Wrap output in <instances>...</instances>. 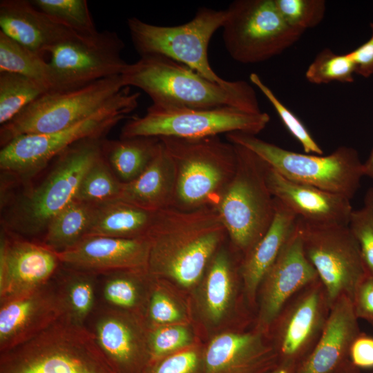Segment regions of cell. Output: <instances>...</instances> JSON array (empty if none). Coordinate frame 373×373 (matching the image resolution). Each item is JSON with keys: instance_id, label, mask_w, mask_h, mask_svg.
I'll return each instance as SVG.
<instances>
[{"instance_id": "cell-35", "label": "cell", "mask_w": 373, "mask_h": 373, "mask_svg": "<svg viewBox=\"0 0 373 373\" xmlns=\"http://www.w3.org/2000/svg\"><path fill=\"white\" fill-rule=\"evenodd\" d=\"M122 186L102 153L85 173L75 200L90 204L118 200Z\"/></svg>"}, {"instance_id": "cell-34", "label": "cell", "mask_w": 373, "mask_h": 373, "mask_svg": "<svg viewBox=\"0 0 373 373\" xmlns=\"http://www.w3.org/2000/svg\"><path fill=\"white\" fill-rule=\"evenodd\" d=\"M50 90L45 84L28 77L0 73V124L8 123L25 108Z\"/></svg>"}, {"instance_id": "cell-26", "label": "cell", "mask_w": 373, "mask_h": 373, "mask_svg": "<svg viewBox=\"0 0 373 373\" xmlns=\"http://www.w3.org/2000/svg\"><path fill=\"white\" fill-rule=\"evenodd\" d=\"M275 214L271 226L242 258L240 273L247 304L256 307L260 282L295 231L298 216L275 198Z\"/></svg>"}, {"instance_id": "cell-50", "label": "cell", "mask_w": 373, "mask_h": 373, "mask_svg": "<svg viewBox=\"0 0 373 373\" xmlns=\"http://www.w3.org/2000/svg\"><path fill=\"white\" fill-rule=\"evenodd\" d=\"M364 202L365 206L368 207L373 211V187L370 188L366 193Z\"/></svg>"}, {"instance_id": "cell-44", "label": "cell", "mask_w": 373, "mask_h": 373, "mask_svg": "<svg viewBox=\"0 0 373 373\" xmlns=\"http://www.w3.org/2000/svg\"><path fill=\"white\" fill-rule=\"evenodd\" d=\"M356 318L373 327V276L367 274L357 285L352 298Z\"/></svg>"}, {"instance_id": "cell-28", "label": "cell", "mask_w": 373, "mask_h": 373, "mask_svg": "<svg viewBox=\"0 0 373 373\" xmlns=\"http://www.w3.org/2000/svg\"><path fill=\"white\" fill-rule=\"evenodd\" d=\"M156 212L145 210L119 200L96 204L87 236L147 238Z\"/></svg>"}, {"instance_id": "cell-12", "label": "cell", "mask_w": 373, "mask_h": 373, "mask_svg": "<svg viewBox=\"0 0 373 373\" xmlns=\"http://www.w3.org/2000/svg\"><path fill=\"white\" fill-rule=\"evenodd\" d=\"M226 11L224 44L232 59L242 64L260 63L277 56L304 32L285 21L274 0H236Z\"/></svg>"}, {"instance_id": "cell-21", "label": "cell", "mask_w": 373, "mask_h": 373, "mask_svg": "<svg viewBox=\"0 0 373 373\" xmlns=\"http://www.w3.org/2000/svg\"><path fill=\"white\" fill-rule=\"evenodd\" d=\"M149 238L88 236L57 253L64 267L102 275L120 270L148 269Z\"/></svg>"}, {"instance_id": "cell-42", "label": "cell", "mask_w": 373, "mask_h": 373, "mask_svg": "<svg viewBox=\"0 0 373 373\" xmlns=\"http://www.w3.org/2000/svg\"><path fill=\"white\" fill-rule=\"evenodd\" d=\"M204 348L197 345L150 362L142 373H204Z\"/></svg>"}, {"instance_id": "cell-33", "label": "cell", "mask_w": 373, "mask_h": 373, "mask_svg": "<svg viewBox=\"0 0 373 373\" xmlns=\"http://www.w3.org/2000/svg\"><path fill=\"white\" fill-rule=\"evenodd\" d=\"M0 73L21 75L52 89V71L45 55L36 52L0 31Z\"/></svg>"}, {"instance_id": "cell-14", "label": "cell", "mask_w": 373, "mask_h": 373, "mask_svg": "<svg viewBox=\"0 0 373 373\" xmlns=\"http://www.w3.org/2000/svg\"><path fill=\"white\" fill-rule=\"evenodd\" d=\"M124 44L114 31L78 35L51 48V90H69L121 75L128 63L122 57Z\"/></svg>"}, {"instance_id": "cell-22", "label": "cell", "mask_w": 373, "mask_h": 373, "mask_svg": "<svg viewBox=\"0 0 373 373\" xmlns=\"http://www.w3.org/2000/svg\"><path fill=\"white\" fill-rule=\"evenodd\" d=\"M231 252L223 245L193 289L197 316L208 328L219 327L237 310L242 258L236 260Z\"/></svg>"}, {"instance_id": "cell-32", "label": "cell", "mask_w": 373, "mask_h": 373, "mask_svg": "<svg viewBox=\"0 0 373 373\" xmlns=\"http://www.w3.org/2000/svg\"><path fill=\"white\" fill-rule=\"evenodd\" d=\"M96 204L74 200L48 223L41 241L59 253L88 236Z\"/></svg>"}, {"instance_id": "cell-49", "label": "cell", "mask_w": 373, "mask_h": 373, "mask_svg": "<svg viewBox=\"0 0 373 373\" xmlns=\"http://www.w3.org/2000/svg\"><path fill=\"white\" fill-rule=\"evenodd\" d=\"M334 373H361V370L354 366L349 360Z\"/></svg>"}, {"instance_id": "cell-9", "label": "cell", "mask_w": 373, "mask_h": 373, "mask_svg": "<svg viewBox=\"0 0 373 373\" xmlns=\"http://www.w3.org/2000/svg\"><path fill=\"white\" fill-rule=\"evenodd\" d=\"M124 88L121 75L73 89L48 90L1 126V147L20 135L68 128L100 111Z\"/></svg>"}, {"instance_id": "cell-4", "label": "cell", "mask_w": 373, "mask_h": 373, "mask_svg": "<svg viewBox=\"0 0 373 373\" xmlns=\"http://www.w3.org/2000/svg\"><path fill=\"white\" fill-rule=\"evenodd\" d=\"M0 373H117L86 325L62 318L34 338L0 352Z\"/></svg>"}, {"instance_id": "cell-13", "label": "cell", "mask_w": 373, "mask_h": 373, "mask_svg": "<svg viewBox=\"0 0 373 373\" xmlns=\"http://www.w3.org/2000/svg\"><path fill=\"white\" fill-rule=\"evenodd\" d=\"M296 229L330 307L343 295L352 300L357 285L367 273L349 226L314 224L298 217Z\"/></svg>"}, {"instance_id": "cell-43", "label": "cell", "mask_w": 373, "mask_h": 373, "mask_svg": "<svg viewBox=\"0 0 373 373\" xmlns=\"http://www.w3.org/2000/svg\"><path fill=\"white\" fill-rule=\"evenodd\" d=\"M348 226L359 247L367 273L373 276V211L365 205L353 210Z\"/></svg>"}, {"instance_id": "cell-41", "label": "cell", "mask_w": 373, "mask_h": 373, "mask_svg": "<svg viewBox=\"0 0 373 373\" xmlns=\"http://www.w3.org/2000/svg\"><path fill=\"white\" fill-rule=\"evenodd\" d=\"M285 21L291 27L305 31L317 26L326 11L324 0H274Z\"/></svg>"}, {"instance_id": "cell-37", "label": "cell", "mask_w": 373, "mask_h": 373, "mask_svg": "<svg viewBox=\"0 0 373 373\" xmlns=\"http://www.w3.org/2000/svg\"><path fill=\"white\" fill-rule=\"evenodd\" d=\"M164 285L153 278L144 315L148 327L188 323L184 307Z\"/></svg>"}, {"instance_id": "cell-48", "label": "cell", "mask_w": 373, "mask_h": 373, "mask_svg": "<svg viewBox=\"0 0 373 373\" xmlns=\"http://www.w3.org/2000/svg\"><path fill=\"white\" fill-rule=\"evenodd\" d=\"M363 170L365 176L373 179V148L367 159L363 162Z\"/></svg>"}, {"instance_id": "cell-2", "label": "cell", "mask_w": 373, "mask_h": 373, "mask_svg": "<svg viewBox=\"0 0 373 373\" xmlns=\"http://www.w3.org/2000/svg\"><path fill=\"white\" fill-rule=\"evenodd\" d=\"M122 77L125 87L143 90L154 105L202 109L233 107L262 112L254 88L246 81L214 82L165 57H140L128 64Z\"/></svg>"}, {"instance_id": "cell-36", "label": "cell", "mask_w": 373, "mask_h": 373, "mask_svg": "<svg viewBox=\"0 0 373 373\" xmlns=\"http://www.w3.org/2000/svg\"><path fill=\"white\" fill-rule=\"evenodd\" d=\"M41 11L82 36L97 30L86 0H31Z\"/></svg>"}, {"instance_id": "cell-30", "label": "cell", "mask_w": 373, "mask_h": 373, "mask_svg": "<svg viewBox=\"0 0 373 373\" xmlns=\"http://www.w3.org/2000/svg\"><path fill=\"white\" fill-rule=\"evenodd\" d=\"M104 276V304L144 318L153 278L148 269L120 270Z\"/></svg>"}, {"instance_id": "cell-23", "label": "cell", "mask_w": 373, "mask_h": 373, "mask_svg": "<svg viewBox=\"0 0 373 373\" xmlns=\"http://www.w3.org/2000/svg\"><path fill=\"white\" fill-rule=\"evenodd\" d=\"M266 178L274 197L298 218L318 224L348 225L354 210L349 198L291 180L269 164Z\"/></svg>"}, {"instance_id": "cell-16", "label": "cell", "mask_w": 373, "mask_h": 373, "mask_svg": "<svg viewBox=\"0 0 373 373\" xmlns=\"http://www.w3.org/2000/svg\"><path fill=\"white\" fill-rule=\"evenodd\" d=\"M91 316L92 327H87L112 368L117 373H142L151 362L145 318L105 304Z\"/></svg>"}, {"instance_id": "cell-7", "label": "cell", "mask_w": 373, "mask_h": 373, "mask_svg": "<svg viewBox=\"0 0 373 373\" xmlns=\"http://www.w3.org/2000/svg\"><path fill=\"white\" fill-rule=\"evenodd\" d=\"M228 142L245 146L282 176L351 200L364 175L363 162L352 147L341 146L327 155L291 151L242 132L226 134Z\"/></svg>"}, {"instance_id": "cell-11", "label": "cell", "mask_w": 373, "mask_h": 373, "mask_svg": "<svg viewBox=\"0 0 373 373\" xmlns=\"http://www.w3.org/2000/svg\"><path fill=\"white\" fill-rule=\"evenodd\" d=\"M226 10L200 8L187 23L175 26L148 23L137 17L127 19L132 43L140 57L162 56L182 64L210 81L224 83L211 68L209 44L222 28Z\"/></svg>"}, {"instance_id": "cell-1", "label": "cell", "mask_w": 373, "mask_h": 373, "mask_svg": "<svg viewBox=\"0 0 373 373\" xmlns=\"http://www.w3.org/2000/svg\"><path fill=\"white\" fill-rule=\"evenodd\" d=\"M147 238L150 275L193 289L228 236L214 207L185 211L171 207L156 212Z\"/></svg>"}, {"instance_id": "cell-25", "label": "cell", "mask_w": 373, "mask_h": 373, "mask_svg": "<svg viewBox=\"0 0 373 373\" xmlns=\"http://www.w3.org/2000/svg\"><path fill=\"white\" fill-rule=\"evenodd\" d=\"M361 332L352 300L340 296L331 307L318 341L296 373H334L349 361L351 344Z\"/></svg>"}, {"instance_id": "cell-15", "label": "cell", "mask_w": 373, "mask_h": 373, "mask_svg": "<svg viewBox=\"0 0 373 373\" xmlns=\"http://www.w3.org/2000/svg\"><path fill=\"white\" fill-rule=\"evenodd\" d=\"M325 289L317 280L298 291L273 323L268 337L279 363L299 365L321 336L330 312Z\"/></svg>"}, {"instance_id": "cell-6", "label": "cell", "mask_w": 373, "mask_h": 373, "mask_svg": "<svg viewBox=\"0 0 373 373\" xmlns=\"http://www.w3.org/2000/svg\"><path fill=\"white\" fill-rule=\"evenodd\" d=\"M104 138L81 140L59 154L44 180L14 202L8 227L13 233L43 236L50 220L75 199L85 173L102 153Z\"/></svg>"}, {"instance_id": "cell-45", "label": "cell", "mask_w": 373, "mask_h": 373, "mask_svg": "<svg viewBox=\"0 0 373 373\" xmlns=\"http://www.w3.org/2000/svg\"><path fill=\"white\" fill-rule=\"evenodd\" d=\"M349 360L361 370L373 369V336L361 332L351 344Z\"/></svg>"}, {"instance_id": "cell-38", "label": "cell", "mask_w": 373, "mask_h": 373, "mask_svg": "<svg viewBox=\"0 0 373 373\" xmlns=\"http://www.w3.org/2000/svg\"><path fill=\"white\" fill-rule=\"evenodd\" d=\"M355 64L348 55H338L329 48H324L317 54L305 72L307 80L314 84L333 82H354Z\"/></svg>"}, {"instance_id": "cell-17", "label": "cell", "mask_w": 373, "mask_h": 373, "mask_svg": "<svg viewBox=\"0 0 373 373\" xmlns=\"http://www.w3.org/2000/svg\"><path fill=\"white\" fill-rule=\"evenodd\" d=\"M307 260L296 229L263 276L257 293L254 329L268 335L286 304L301 289L318 280Z\"/></svg>"}, {"instance_id": "cell-8", "label": "cell", "mask_w": 373, "mask_h": 373, "mask_svg": "<svg viewBox=\"0 0 373 373\" xmlns=\"http://www.w3.org/2000/svg\"><path fill=\"white\" fill-rule=\"evenodd\" d=\"M139 93L124 88L100 111L62 131L23 135L1 147L0 168L7 173L30 178L75 142L88 137H104L138 105Z\"/></svg>"}, {"instance_id": "cell-20", "label": "cell", "mask_w": 373, "mask_h": 373, "mask_svg": "<svg viewBox=\"0 0 373 373\" xmlns=\"http://www.w3.org/2000/svg\"><path fill=\"white\" fill-rule=\"evenodd\" d=\"M204 373H269L278 364L268 335L228 331L214 336L204 347Z\"/></svg>"}, {"instance_id": "cell-51", "label": "cell", "mask_w": 373, "mask_h": 373, "mask_svg": "<svg viewBox=\"0 0 373 373\" xmlns=\"http://www.w3.org/2000/svg\"><path fill=\"white\" fill-rule=\"evenodd\" d=\"M370 373H373V372H370Z\"/></svg>"}, {"instance_id": "cell-27", "label": "cell", "mask_w": 373, "mask_h": 373, "mask_svg": "<svg viewBox=\"0 0 373 373\" xmlns=\"http://www.w3.org/2000/svg\"><path fill=\"white\" fill-rule=\"evenodd\" d=\"M175 188L174 166L161 140L156 155L143 173L123 183L118 200L156 212L172 207Z\"/></svg>"}, {"instance_id": "cell-5", "label": "cell", "mask_w": 373, "mask_h": 373, "mask_svg": "<svg viewBox=\"0 0 373 373\" xmlns=\"http://www.w3.org/2000/svg\"><path fill=\"white\" fill-rule=\"evenodd\" d=\"M233 144L236 170L214 208L231 249L243 258L271 226L276 200L267 182L268 164L249 149Z\"/></svg>"}, {"instance_id": "cell-19", "label": "cell", "mask_w": 373, "mask_h": 373, "mask_svg": "<svg viewBox=\"0 0 373 373\" xmlns=\"http://www.w3.org/2000/svg\"><path fill=\"white\" fill-rule=\"evenodd\" d=\"M61 263L43 243L1 231L0 303L28 293L50 281Z\"/></svg>"}, {"instance_id": "cell-31", "label": "cell", "mask_w": 373, "mask_h": 373, "mask_svg": "<svg viewBox=\"0 0 373 373\" xmlns=\"http://www.w3.org/2000/svg\"><path fill=\"white\" fill-rule=\"evenodd\" d=\"M98 276L64 266L58 271L56 276L64 303V317L72 323L86 325L95 309Z\"/></svg>"}, {"instance_id": "cell-10", "label": "cell", "mask_w": 373, "mask_h": 373, "mask_svg": "<svg viewBox=\"0 0 373 373\" xmlns=\"http://www.w3.org/2000/svg\"><path fill=\"white\" fill-rule=\"evenodd\" d=\"M269 121L267 113H250L233 107L202 109L152 104L144 115L133 117L126 122L120 138L195 139L235 131L256 135Z\"/></svg>"}, {"instance_id": "cell-40", "label": "cell", "mask_w": 373, "mask_h": 373, "mask_svg": "<svg viewBox=\"0 0 373 373\" xmlns=\"http://www.w3.org/2000/svg\"><path fill=\"white\" fill-rule=\"evenodd\" d=\"M252 84L256 86L271 104L283 123L290 133L300 143L305 153L323 155V151L316 142L303 122L286 107L273 91L262 82L258 75H249Z\"/></svg>"}, {"instance_id": "cell-29", "label": "cell", "mask_w": 373, "mask_h": 373, "mask_svg": "<svg viewBox=\"0 0 373 373\" xmlns=\"http://www.w3.org/2000/svg\"><path fill=\"white\" fill-rule=\"evenodd\" d=\"M161 144L157 137H135L106 140L102 155L117 178L124 184L139 177L156 155Z\"/></svg>"}, {"instance_id": "cell-46", "label": "cell", "mask_w": 373, "mask_h": 373, "mask_svg": "<svg viewBox=\"0 0 373 373\" xmlns=\"http://www.w3.org/2000/svg\"><path fill=\"white\" fill-rule=\"evenodd\" d=\"M371 37L364 44L347 54L355 64V73L363 77L373 75V23Z\"/></svg>"}, {"instance_id": "cell-47", "label": "cell", "mask_w": 373, "mask_h": 373, "mask_svg": "<svg viewBox=\"0 0 373 373\" xmlns=\"http://www.w3.org/2000/svg\"><path fill=\"white\" fill-rule=\"evenodd\" d=\"M298 363L291 361H283L269 373H296Z\"/></svg>"}, {"instance_id": "cell-24", "label": "cell", "mask_w": 373, "mask_h": 373, "mask_svg": "<svg viewBox=\"0 0 373 373\" xmlns=\"http://www.w3.org/2000/svg\"><path fill=\"white\" fill-rule=\"evenodd\" d=\"M0 28L12 39L44 55L55 46L79 35L39 10L30 0H1Z\"/></svg>"}, {"instance_id": "cell-3", "label": "cell", "mask_w": 373, "mask_h": 373, "mask_svg": "<svg viewBox=\"0 0 373 373\" xmlns=\"http://www.w3.org/2000/svg\"><path fill=\"white\" fill-rule=\"evenodd\" d=\"M160 138L175 173L171 207L185 211L215 207L236 170L234 144L222 140L219 135Z\"/></svg>"}, {"instance_id": "cell-18", "label": "cell", "mask_w": 373, "mask_h": 373, "mask_svg": "<svg viewBox=\"0 0 373 373\" xmlns=\"http://www.w3.org/2000/svg\"><path fill=\"white\" fill-rule=\"evenodd\" d=\"M56 275L28 293L0 303V352L34 338L65 316Z\"/></svg>"}, {"instance_id": "cell-39", "label": "cell", "mask_w": 373, "mask_h": 373, "mask_svg": "<svg viewBox=\"0 0 373 373\" xmlns=\"http://www.w3.org/2000/svg\"><path fill=\"white\" fill-rule=\"evenodd\" d=\"M151 362L193 346L195 336L188 323L149 327Z\"/></svg>"}]
</instances>
